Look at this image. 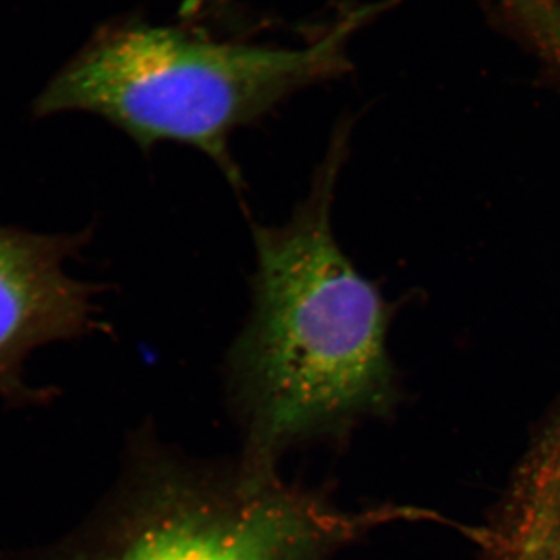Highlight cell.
<instances>
[{"label": "cell", "mask_w": 560, "mask_h": 560, "mask_svg": "<svg viewBox=\"0 0 560 560\" xmlns=\"http://www.w3.org/2000/svg\"><path fill=\"white\" fill-rule=\"evenodd\" d=\"M352 124L331 135L312 187L287 223L253 224V307L226 357L237 459L279 471L294 448L346 441L400 399L388 352L390 312L338 245L331 206Z\"/></svg>", "instance_id": "1"}, {"label": "cell", "mask_w": 560, "mask_h": 560, "mask_svg": "<svg viewBox=\"0 0 560 560\" xmlns=\"http://www.w3.org/2000/svg\"><path fill=\"white\" fill-rule=\"evenodd\" d=\"M382 7L350 5L298 47L210 39L138 20L108 25L55 73L33 114H94L140 150L160 142L194 147L242 190L232 132L298 92L346 75L350 44Z\"/></svg>", "instance_id": "2"}, {"label": "cell", "mask_w": 560, "mask_h": 560, "mask_svg": "<svg viewBox=\"0 0 560 560\" xmlns=\"http://www.w3.org/2000/svg\"><path fill=\"white\" fill-rule=\"evenodd\" d=\"M405 514L346 506L237 458H194L147 431L86 522L50 547L0 560H335Z\"/></svg>", "instance_id": "3"}, {"label": "cell", "mask_w": 560, "mask_h": 560, "mask_svg": "<svg viewBox=\"0 0 560 560\" xmlns=\"http://www.w3.org/2000/svg\"><path fill=\"white\" fill-rule=\"evenodd\" d=\"M92 237L38 234L0 224V397L13 404L49 399V390L25 381L36 349L101 330L95 296L102 289L81 282L66 264Z\"/></svg>", "instance_id": "4"}, {"label": "cell", "mask_w": 560, "mask_h": 560, "mask_svg": "<svg viewBox=\"0 0 560 560\" xmlns=\"http://www.w3.org/2000/svg\"><path fill=\"white\" fill-rule=\"evenodd\" d=\"M555 560H560V544H559V547H558V551H556Z\"/></svg>", "instance_id": "5"}]
</instances>
